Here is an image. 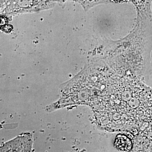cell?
Returning a JSON list of instances; mask_svg holds the SVG:
<instances>
[{
	"mask_svg": "<svg viewBox=\"0 0 152 152\" xmlns=\"http://www.w3.org/2000/svg\"><path fill=\"white\" fill-rule=\"evenodd\" d=\"M51 0H1V14L6 16L30 13L52 8Z\"/></svg>",
	"mask_w": 152,
	"mask_h": 152,
	"instance_id": "1",
	"label": "cell"
},
{
	"mask_svg": "<svg viewBox=\"0 0 152 152\" xmlns=\"http://www.w3.org/2000/svg\"><path fill=\"white\" fill-rule=\"evenodd\" d=\"M115 144L117 148L121 151H129L132 147V144L130 140L124 135H119L117 136Z\"/></svg>",
	"mask_w": 152,
	"mask_h": 152,
	"instance_id": "4",
	"label": "cell"
},
{
	"mask_svg": "<svg viewBox=\"0 0 152 152\" xmlns=\"http://www.w3.org/2000/svg\"><path fill=\"white\" fill-rule=\"evenodd\" d=\"M54 2L64 3L67 1H73L78 3L83 7L85 11L94 7L95 6L102 4L111 3V0H51Z\"/></svg>",
	"mask_w": 152,
	"mask_h": 152,
	"instance_id": "3",
	"label": "cell"
},
{
	"mask_svg": "<svg viewBox=\"0 0 152 152\" xmlns=\"http://www.w3.org/2000/svg\"><path fill=\"white\" fill-rule=\"evenodd\" d=\"M33 140L32 137L26 135L18 137L6 143L1 152H28L31 150Z\"/></svg>",
	"mask_w": 152,
	"mask_h": 152,
	"instance_id": "2",
	"label": "cell"
}]
</instances>
